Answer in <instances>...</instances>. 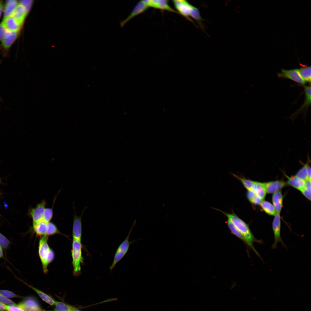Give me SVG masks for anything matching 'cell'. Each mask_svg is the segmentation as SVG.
Returning a JSON list of instances; mask_svg holds the SVG:
<instances>
[{"label": "cell", "mask_w": 311, "mask_h": 311, "mask_svg": "<svg viewBox=\"0 0 311 311\" xmlns=\"http://www.w3.org/2000/svg\"><path fill=\"white\" fill-rule=\"evenodd\" d=\"M149 8L145 0H141L138 2L135 5L131 13L128 17L120 22L121 27L133 18L146 11Z\"/></svg>", "instance_id": "30bf717a"}, {"label": "cell", "mask_w": 311, "mask_h": 311, "mask_svg": "<svg viewBox=\"0 0 311 311\" xmlns=\"http://www.w3.org/2000/svg\"><path fill=\"white\" fill-rule=\"evenodd\" d=\"M53 207L52 208H46L43 214L42 219L47 223L50 221L53 217Z\"/></svg>", "instance_id": "4dcf8cb0"}, {"label": "cell", "mask_w": 311, "mask_h": 311, "mask_svg": "<svg viewBox=\"0 0 311 311\" xmlns=\"http://www.w3.org/2000/svg\"><path fill=\"white\" fill-rule=\"evenodd\" d=\"M46 205V201L43 200L35 207L30 209L28 214L32 219L33 224L36 223L42 219Z\"/></svg>", "instance_id": "52a82bcc"}, {"label": "cell", "mask_w": 311, "mask_h": 311, "mask_svg": "<svg viewBox=\"0 0 311 311\" xmlns=\"http://www.w3.org/2000/svg\"><path fill=\"white\" fill-rule=\"evenodd\" d=\"M18 3L17 0H9L6 1L3 7L4 18L11 16Z\"/></svg>", "instance_id": "44dd1931"}, {"label": "cell", "mask_w": 311, "mask_h": 311, "mask_svg": "<svg viewBox=\"0 0 311 311\" xmlns=\"http://www.w3.org/2000/svg\"><path fill=\"white\" fill-rule=\"evenodd\" d=\"M303 86L305 96L304 101L303 105L299 109L291 116V117L292 118H295L301 113L306 112L310 105L311 102L310 85L307 86L304 85Z\"/></svg>", "instance_id": "8fae6325"}, {"label": "cell", "mask_w": 311, "mask_h": 311, "mask_svg": "<svg viewBox=\"0 0 311 311\" xmlns=\"http://www.w3.org/2000/svg\"><path fill=\"white\" fill-rule=\"evenodd\" d=\"M55 311H56V310H55Z\"/></svg>", "instance_id": "7dc6e473"}, {"label": "cell", "mask_w": 311, "mask_h": 311, "mask_svg": "<svg viewBox=\"0 0 311 311\" xmlns=\"http://www.w3.org/2000/svg\"><path fill=\"white\" fill-rule=\"evenodd\" d=\"M266 193L271 194L279 191L286 185L282 181H275L262 183Z\"/></svg>", "instance_id": "9a60e30c"}, {"label": "cell", "mask_w": 311, "mask_h": 311, "mask_svg": "<svg viewBox=\"0 0 311 311\" xmlns=\"http://www.w3.org/2000/svg\"><path fill=\"white\" fill-rule=\"evenodd\" d=\"M149 7L178 13L169 5L168 1L164 0H145Z\"/></svg>", "instance_id": "4fadbf2b"}, {"label": "cell", "mask_w": 311, "mask_h": 311, "mask_svg": "<svg viewBox=\"0 0 311 311\" xmlns=\"http://www.w3.org/2000/svg\"><path fill=\"white\" fill-rule=\"evenodd\" d=\"M307 164L308 163L305 164L303 167L297 172L295 175L297 177L305 181L309 180L308 178L307 171Z\"/></svg>", "instance_id": "f1b7e54d"}, {"label": "cell", "mask_w": 311, "mask_h": 311, "mask_svg": "<svg viewBox=\"0 0 311 311\" xmlns=\"http://www.w3.org/2000/svg\"><path fill=\"white\" fill-rule=\"evenodd\" d=\"M48 223L42 219L36 223L33 224V227L36 234L41 237L46 235Z\"/></svg>", "instance_id": "ffe728a7"}, {"label": "cell", "mask_w": 311, "mask_h": 311, "mask_svg": "<svg viewBox=\"0 0 311 311\" xmlns=\"http://www.w3.org/2000/svg\"><path fill=\"white\" fill-rule=\"evenodd\" d=\"M288 179L287 183L289 184L300 190V191L306 187V181L295 176L289 177L285 175Z\"/></svg>", "instance_id": "e0dca14e"}, {"label": "cell", "mask_w": 311, "mask_h": 311, "mask_svg": "<svg viewBox=\"0 0 311 311\" xmlns=\"http://www.w3.org/2000/svg\"><path fill=\"white\" fill-rule=\"evenodd\" d=\"M73 311H79V310L75 309V310H73Z\"/></svg>", "instance_id": "ee69618b"}, {"label": "cell", "mask_w": 311, "mask_h": 311, "mask_svg": "<svg viewBox=\"0 0 311 311\" xmlns=\"http://www.w3.org/2000/svg\"><path fill=\"white\" fill-rule=\"evenodd\" d=\"M299 73L306 82H308L310 84L311 81V73L310 66H302L298 69Z\"/></svg>", "instance_id": "7402d4cb"}, {"label": "cell", "mask_w": 311, "mask_h": 311, "mask_svg": "<svg viewBox=\"0 0 311 311\" xmlns=\"http://www.w3.org/2000/svg\"></svg>", "instance_id": "bcb514c9"}, {"label": "cell", "mask_w": 311, "mask_h": 311, "mask_svg": "<svg viewBox=\"0 0 311 311\" xmlns=\"http://www.w3.org/2000/svg\"><path fill=\"white\" fill-rule=\"evenodd\" d=\"M283 198L280 191H278L273 194L272 197L273 205L277 213L280 214L282 209Z\"/></svg>", "instance_id": "d6986e66"}, {"label": "cell", "mask_w": 311, "mask_h": 311, "mask_svg": "<svg viewBox=\"0 0 311 311\" xmlns=\"http://www.w3.org/2000/svg\"><path fill=\"white\" fill-rule=\"evenodd\" d=\"M3 1L0 0V17L1 16L3 10Z\"/></svg>", "instance_id": "7bdbcfd3"}, {"label": "cell", "mask_w": 311, "mask_h": 311, "mask_svg": "<svg viewBox=\"0 0 311 311\" xmlns=\"http://www.w3.org/2000/svg\"><path fill=\"white\" fill-rule=\"evenodd\" d=\"M172 1L177 12L182 16L191 21L189 17H191L195 7L186 0H173Z\"/></svg>", "instance_id": "5b68a950"}, {"label": "cell", "mask_w": 311, "mask_h": 311, "mask_svg": "<svg viewBox=\"0 0 311 311\" xmlns=\"http://www.w3.org/2000/svg\"><path fill=\"white\" fill-rule=\"evenodd\" d=\"M18 306L25 311H40L41 310L37 301L31 297L24 299Z\"/></svg>", "instance_id": "5bb4252c"}, {"label": "cell", "mask_w": 311, "mask_h": 311, "mask_svg": "<svg viewBox=\"0 0 311 311\" xmlns=\"http://www.w3.org/2000/svg\"><path fill=\"white\" fill-rule=\"evenodd\" d=\"M19 3L24 6L28 13L31 5L32 1L29 0H21L20 1Z\"/></svg>", "instance_id": "74e56055"}, {"label": "cell", "mask_w": 311, "mask_h": 311, "mask_svg": "<svg viewBox=\"0 0 311 311\" xmlns=\"http://www.w3.org/2000/svg\"><path fill=\"white\" fill-rule=\"evenodd\" d=\"M135 222V221L126 238L119 246L115 252L113 261L110 267L111 271L113 269L116 264L123 258L128 251L131 243L129 241V236Z\"/></svg>", "instance_id": "277c9868"}, {"label": "cell", "mask_w": 311, "mask_h": 311, "mask_svg": "<svg viewBox=\"0 0 311 311\" xmlns=\"http://www.w3.org/2000/svg\"><path fill=\"white\" fill-rule=\"evenodd\" d=\"M58 234L61 233L56 225L50 221L48 223L46 235L49 236Z\"/></svg>", "instance_id": "83f0119b"}, {"label": "cell", "mask_w": 311, "mask_h": 311, "mask_svg": "<svg viewBox=\"0 0 311 311\" xmlns=\"http://www.w3.org/2000/svg\"><path fill=\"white\" fill-rule=\"evenodd\" d=\"M306 187L301 191L307 198L311 200V181L308 180L306 181Z\"/></svg>", "instance_id": "d6a6232c"}, {"label": "cell", "mask_w": 311, "mask_h": 311, "mask_svg": "<svg viewBox=\"0 0 311 311\" xmlns=\"http://www.w3.org/2000/svg\"><path fill=\"white\" fill-rule=\"evenodd\" d=\"M0 293L7 297L13 298L17 296V295L13 292L7 290H0Z\"/></svg>", "instance_id": "8d00e7d4"}, {"label": "cell", "mask_w": 311, "mask_h": 311, "mask_svg": "<svg viewBox=\"0 0 311 311\" xmlns=\"http://www.w3.org/2000/svg\"><path fill=\"white\" fill-rule=\"evenodd\" d=\"M6 311V305L0 302V311Z\"/></svg>", "instance_id": "60d3db41"}, {"label": "cell", "mask_w": 311, "mask_h": 311, "mask_svg": "<svg viewBox=\"0 0 311 311\" xmlns=\"http://www.w3.org/2000/svg\"><path fill=\"white\" fill-rule=\"evenodd\" d=\"M233 176L239 180L246 189L249 191H253L255 186V182L245 178L240 177L235 174H233Z\"/></svg>", "instance_id": "cb8c5ba5"}, {"label": "cell", "mask_w": 311, "mask_h": 311, "mask_svg": "<svg viewBox=\"0 0 311 311\" xmlns=\"http://www.w3.org/2000/svg\"><path fill=\"white\" fill-rule=\"evenodd\" d=\"M6 311H25L18 306L6 305Z\"/></svg>", "instance_id": "f35d334b"}, {"label": "cell", "mask_w": 311, "mask_h": 311, "mask_svg": "<svg viewBox=\"0 0 311 311\" xmlns=\"http://www.w3.org/2000/svg\"><path fill=\"white\" fill-rule=\"evenodd\" d=\"M3 249L0 246V259L4 258Z\"/></svg>", "instance_id": "b9f144b4"}, {"label": "cell", "mask_w": 311, "mask_h": 311, "mask_svg": "<svg viewBox=\"0 0 311 311\" xmlns=\"http://www.w3.org/2000/svg\"><path fill=\"white\" fill-rule=\"evenodd\" d=\"M247 196L249 201L255 204H259L262 201L257 196L253 191H248L247 193Z\"/></svg>", "instance_id": "1f68e13d"}, {"label": "cell", "mask_w": 311, "mask_h": 311, "mask_svg": "<svg viewBox=\"0 0 311 311\" xmlns=\"http://www.w3.org/2000/svg\"><path fill=\"white\" fill-rule=\"evenodd\" d=\"M56 311H73L76 308L64 303L55 301V305Z\"/></svg>", "instance_id": "4316f807"}, {"label": "cell", "mask_w": 311, "mask_h": 311, "mask_svg": "<svg viewBox=\"0 0 311 311\" xmlns=\"http://www.w3.org/2000/svg\"><path fill=\"white\" fill-rule=\"evenodd\" d=\"M307 169L308 179L311 181V168L308 163L307 165Z\"/></svg>", "instance_id": "ab89813d"}, {"label": "cell", "mask_w": 311, "mask_h": 311, "mask_svg": "<svg viewBox=\"0 0 311 311\" xmlns=\"http://www.w3.org/2000/svg\"><path fill=\"white\" fill-rule=\"evenodd\" d=\"M19 33L10 32L1 41V45L5 49H8L17 38Z\"/></svg>", "instance_id": "ac0fdd59"}, {"label": "cell", "mask_w": 311, "mask_h": 311, "mask_svg": "<svg viewBox=\"0 0 311 311\" xmlns=\"http://www.w3.org/2000/svg\"><path fill=\"white\" fill-rule=\"evenodd\" d=\"M10 242L4 235L0 233V246L3 250H6L9 246Z\"/></svg>", "instance_id": "836d02e7"}, {"label": "cell", "mask_w": 311, "mask_h": 311, "mask_svg": "<svg viewBox=\"0 0 311 311\" xmlns=\"http://www.w3.org/2000/svg\"><path fill=\"white\" fill-rule=\"evenodd\" d=\"M281 70V72L277 74L279 77L290 79L301 85H305L306 82L301 76L298 69H282Z\"/></svg>", "instance_id": "8992f818"}, {"label": "cell", "mask_w": 311, "mask_h": 311, "mask_svg": "<svg viewBox=\"0 0 311 311\" xmlns=\"http://www.w3.org/2000/svg\"><path fill=\"white\" fill-rule=\"evenodd\" d=\"M274 241L272 244V248L275 249L277 248L278 242H280L283 246L286 247L280 236L281 223L280 214L276 213L273 219L272 224Z\"/></svg>", "instance_id": "ba28073f"}, {"label": "cell", "mask_w": 311, "mask_h": 311, "mask_svg": "<svg viewBox=\"0 0 311 311\" xmlns=\"http://www.w3.org/2000/svg\"><path fill=\"white\" fill-rule=\"evenodd\" d=\"M28 285L37 292L43 300L51 305L53 306L55 305V301L49 295L31 286Z\"/></svg>", "instance_id": "484cf974"}, {"label": "cell", "mask_w": 311, "mask_h": 311, "mask_svg": "<svg viewBox=\"0 0 311 311\" xmlns=\"http://www.w3.org/2000/svg\"><path fill=\"white\" fill-rule=\"evenodd\" d=\"M27 13L24 6L18 2L10 16L12 17L23 24Z\"/></svg>", "instance_id": "2e32d148"}, {"label": "cell", "mask_w": 311, "mask_h": 311, "mask_svg": "<svg viewBox=\"0 0 311 311\" xmlns=\"http://www.w3.org/2000/svg\"><path fill=\"white\" fill-rule=\"evenodd\" d=\"M227 224L231 233L240 239L244 242V239L241 234L228 219L227 221Z\"/></svg>", "instance_id": "f546056e"}, {"label": "cell", "mask_w": 311, "mask_h": 311, "mask_svg": "<svg viewBox=\"0 0 311 311\" xmlns=\"http://www.w3.org/2000/svg\"><path fill=\"white\" fill-rule=\"evenodd\" d=\"M1 182V179H0V183Z\"/></svg>", "instance_id": "f6af8a7d"}, {"label": "cell", "mask_w": 311, "mask_h": 311, "mask_svg": "<svg viewBox=\"0 0 311 311\" xmlns=\"http://www.w3.org/2000/svg\"><path fill=\"white\" fill-rule=\"evenodd\" d=\"M1 24L9 31L19 33L22 24L11 16L3 18Z\"/></svg>", "instance_id": "7c38bea8"}, {"label": "cell", "mask_w": 311, "mask_h": 311, "mask_svg": "<svg viewBox=\"0 0 311 311\" xmlns=\"http://www.w3.org/2000/svg\"><path fill=\"white\" fill-rule=\"evenodd\" d=\"M215 209L221 212L227 216L228 219L230 221L242 235L244 239V244L250 249H252L258 257L261 258L260 255L255 248L253 243L257 242L261 244L262 243L263 241L257 239L254 237L248 225L234 213H227L219 209Z\"/></svg>", "instance_id": "6da1fadb"}, {"label": "cell", "mask_w": 311, "mask_h": 311, "mask_svg": "<svg viewBox=\"0 0 311 311\" xmlns=\"http://www.w3.org/2000/svg\"><path fill=\"white\" fill-rule=\"evenodd\" d=\"M253 192L262 200L264 199L266 193L262 183L256 181Z\"/></svg>", "instance_id": "603a6c76"}, {"label": "cell", "mask_w": 311, "mask_h": 311, "mask_svg": "<svg viewBox=\"0 0 311 311\" xmlns=\"http://www.w3.org/2000/svg\"><path fill=\"white\" fill-rule=\"evenodd\" d=\"M82 245L81 241L73 240L72 243L71 256L73 267V274L78 276L81 274V264L83 262L82 255Z\"/></svg>", "instance_id": "3957f363"}, {"label": "cell", "mask_w": 311, "mask_h": 311, "mask_svg": "<svg viewBox=\"0 0 311 311\" xmlns=\"http://www.w3.org/2000/svg\"><path fill=\"white\" fill-rule=\"evenodd\" d=\"M74 215L72 228V235L73 240L81 241L82 236V218L83 213L86 210L85 207L82 210L80 216L76 215L74 207Z\"/></svg>", "instance_id": "9c48e42d"}, {"label": "cell", "mask_w": 311, "mask_h": 311, "mask_svg": "<svg viewBox=\"0 0 311 311\" xmlns=\"http://www.w3.org/2000/svg\"><path fill=\"white\" fill-rule=\"evenodd\" d=\"M48 236L45 235L41 237L38 247L39 256L43 271L45 274L48 273V266L53 260L54 257V253L48 243Z\"/></svg>", "instance_id": "7a4b0ae2"}, {"label": "cell", "mask_w": 311, "mask_h": 311, "mask_svg": "<svg viewBox=\"0 0 311 311\" xmlns=\"http://www.w3.org/2000/svg\"><path fill=\"white\" fill-rule=\"evenodd\" d=\"M0 302L4 304L11 306H18L12 301L0 293Z\"/></svg>", "instance_id": "e575fe53"}, {"label": "cell", "mask_w": 311, "mask_h": 311, "mask_svg": "<svg viewBox=\"0 0 311 311\" xmlns=\"http://www.w3.org/2000/svg\"><path fill=\"white\" fill-rule=\"evenodd\" d=\"M10 32L1 23L0 24V40L1 41Z\"/></svg>", "instance_id": "d590c367"}, {"label": "cell", "mask_w": 311, "mask_h": 311, "mask_svg": "<svg viewBox=\"0 0 311 311\" xmlns=\"http://www.w3.org/2000/svg\"><path fill=\"white\" fill-rule=\"evenodd\" d=\"M259 204L263 210L268 214L272 215H275L276 213L273 205L270 202L265 200H263Z\"/></svg>", "instance_id": "d4e9b609"}]
</instances>
